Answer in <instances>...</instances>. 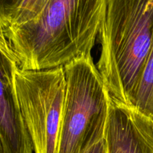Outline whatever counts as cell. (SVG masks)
Masks as SVG:
<instances>
[{"mask_svg":"<svg viewBox=\"0 0 153 153\" xmlns=\"http://www.w3.org/2000/svg\"><path fill=\"white\" fill-rule=\"evenodd\" d=\"M50 0H22L7 16L3 28L18 26L37 18Z\"/></svg>","mask_w":153,"mask_h":153,"instance_id":"obj_8","label":"cell"},{"mask_svg":"<svg viewBox=\"0 0 153 153\" xmlns=\"http://www.w3.org/2000/svg\"><path fill=\"white\" fill-rule=\"evenodd\" d=\"M97 67L111 97L134 105L153 36V0H106Z\"/></svg>","mask_w":153,"mask_h":153,"instance_id":"obj_2","label":"cell"},{"mask_svg":"<svg viewBox=\"0 0 153 153\" xmlns=\"http://www.w3.org/2000/svg\"><path fill=\"white\" fill-rule=\"evenodd\" d=\"M83 153H107L105 139L103 138L102 140L90 147Z\"/></svg>","mask_w":153,"mask_h":153,"instance_id":"obj_10","label":"cell"},{"mask_svg":"<svg viewBox=\"0 0 153 153\" xmlns=\"http://www.w3.org/2000/svg\"><path fill=\"white\" fill-rule=\"evenodd\" d=\"M19 110L34 153H57L66 91L64 67L14 73Z\"/></svg>","mask_w":153,"mask_h":153,"instance_id":"obj_4","label":"cell"},{"mask_svg":"<svg viewBox=\"0 0 153 153\" xmlns=\"http://www.w3.org/2000/svg\"><path fill=\"white\" fill-rule=\"evenodd\" d=\"M105 139L107 153H153V120L111 97Z\"/></svg>","mask_w":153,"mask_h":153,"instance_id":"obj_6","label":"cell"},{"mask_svg":"<svg viewBox=\"0 0 153 153\" xmlns=\"http://www.w3.org/2000/svg\"><path fill=\"white\" fill-rule=\"evenodd\" d=\"M22 0H0V22L4 25L7 16L17 7Z\"/></svg>","mask_w":153,"mask_h":153,"instance_id":"obj_9","label":"cell"},{"mask_svg":"<svg viewBox=\"0 0 153 153\" xmlns=\"http://www.w3.org/2000/svg\"><path fill=\"white\" fill-rule=\"evenodd\" d=\"M106 0H50L33 20L4 29L22 70L64 67L91 55Z\"/></svg>","mask_w":153,"mask_h":153,"instance_id":"obj_1","label":"cell"},{"mask_svg":"<svg viewBox=\"0 0 153 153\" xmlns=\"http://www.w3.org/2000/svg\"><path fill=\"white\" fill-rule=\"evenodd\" d=\"M0 153H4V149H3V146H2V143H1V139H0Z\"/></svg>","mask_w":153,"mask_h":153,"instance_id":"obj_11","label":"cell"},{"mask_svg":"<svg viewBox=\"0 0 153 153\" xmlns=\"http://www.w3.org/2000/svg\"><path fill=\"white\" fill-rule=\"evenodd\" d=\"M66 91L57 153H83L105 138L110 94L91 55L64 66Z\"/></svg>","mask_w":153,"mask_h":153,"instance_id":"obj_3","label":"cell"},{"mask_svg":"<svg viewBox=\"0 0 153 153\" xmlns=\"http://www.w3.org/2000/svg\"><path fill=\"white\" fill-rule=\"evenodd\" d=\"M134 107L153 120V36L135 95Z\"/></svg>","mask_w":153,"mask_h":153,"instance_id":"obj_7","label":"cell"},{"mask_svg":"<svg viewBox=\"0 0 153 153\" xmlns=\"http://www.w3.org/2000/svg\"><path fill=\"white\" fill-rule=\"evenodd\" d=\"M17 58L0 22V139L4 153H33L14 88Z\"/></svg>","mask_w":153,"mask_h":153,"instance_id":"obj_5","label":"cell"}]
</instances>
